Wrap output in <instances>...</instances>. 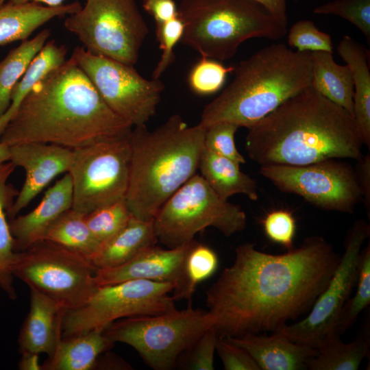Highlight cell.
<instances>
[{"mask_svg":"<svg viewBox=\"0 0 370 370\" xmlns=\"http://www.w3.org/2000/svg\"><path fill=\"white\" fill-rule=\"evenodd\" d=\"M340 259L319 236L278 255L238 245L232 264L206 291L212 328L218 337L278 331L311 309Z\"/></svg>","mask_w":370,"mask_h":370,"instance_id":"obj_1","label":"cell"},{"mask_svg":"<svg viewBox=\"0 0 370 370\" xmlns=\"http://www.w3.org/2000/svg\"><path fill=\"white\" fill-rule=\"evenodd\" d=\"M133 126L105 103L71 57L22 101L0 136L9 146L40 143L69 149L129 134Z\"/></svg>","mask_w":370,"mask_h":370,"instance_id":"obj_2","label":"cell"},{"mask_svg":"<svg viewBox=\"0 0 370 370\" xmlns=\"http://www.w3.org/2000/svg\"><path fill=\"white\" fill-rule=\"evenodd\" d=\"M247 129L246 151L260 166H300L363 156L354 118L312 86Z\"/></svg>","mask_w":370,"mask_h":370,"instance_id":"obj_3","label":"cell"},{"mask_svg":"<svg viewBox=\"0 0 370 370\" xmlns=\"http://www.w3.org/2000/svg\"><path fill=\"white\" fill-rule=\"evenodd\" d=\"M206 129L189 126L179 114L153 131L146 125L130 134L131 162L125 201L133 217L153 219L164 203L196 174Z\"/></svg>","mask_w":370,"mask_h":370,"instance_id":"obj_4","label":"cell"},{"mask_svg":"<svg viewBox=\"0 0 370 370\" xmlns=\"http://www.w3.org/2000/svg\"><path fill=\"white\" fill-rule=\"evenodd\" d=\"M232 82L204 108V128L229 122L248 128L311 86L310 51L284 43L268 45L234 66Z\"/></svg>","mask_w":370,"mask_h":370,"instance_id":"obj_5","label":"cell"},{"mask_svg":"<svg viewBox=\"0 0 370 370\" xmlns=\"http://www.w3.org/2000/svg\"><path fill=\"white\" fill-rule=\"evenodd\" d=\"M177 9L184 23L180 42L219 62L232 58L248 39L275 40L287 34L286 27L253 0H181Z\"/></svg>","mask_w":370,"mask_h":370,"instance_id":"obj_6","label":"cell"},{"mask_svg":"<svg viewBox=\"0 0 370 370\" xmlns=\"http://www.w3.org/2000/svg\"><path fill=\"white\" fill-rule=\"evenodd\" d=\"M212 325L208 310L186 309L119 319L104 328L113 342L132 347L156 370H169Z\"/></svg>","mask_w":370,"mask_h":370,"instance_id":"obj_7","label":"cell"},{"mask_svg":"<svg viewBox=\"0 0 370 370\" xmlns=\"http://www.w3.org/2000/svg\"><path fill=\"white\" fill-rule=\"evenodd\" d=\"M153 221L158 241L173 248L190 243L209 227L230 236L245 228L247 216L196 173L164 203Z\"/></svg>","mask_w":370,"mask_h":370,"instance_id":"obj_8","label":"cell"},{"mask_svg":"<svg viewBox=\"0 0 370 370\" xmlns=\"http://www.w3.org/2000/svg\"><path fill=\"white\" fill-rule=\"evenodd\" d=\"M96 271L88 258L47 240L16 251L12 265L14 277L65 310L82 306L96 291Z\"/></svg>","mask_w":370,"mask_h":370,"instance_id":"obj_9","label":"cell"},{"mask_svg":"<svg viewBox=\"0 0 370 370\" xmlns=\"http://www.w3.org/2000/svg\"><path fill=\"white\" fill-rule=\"evenodd\" d=\"M64 25L90 53L132 66L149 32L136 0H86Z\"/></svg>","mask_w":370,"mask_h":370,"instance_id":"obj_10","label":"cell"},{"mask_svg":"<svg viewBox=\"0 0 370 370\" xmlns=\"http://www.w3.org/2000/svg\"><path fill=\"white\" fill-rule=\"evenodd\" d=\"M130 132L72 149L67 173L72 182L73 209L86 214L125 200L131 162Z\"/></svg>","mask_w":370,"mask_h":370,"instance_id":"obj_11","label":"cell"},{"mask_svg":"<svg viewBox=\"0 0 370 370\" xmlns=\"http://www.w3.org/2000/svg\"><path fill=\"white\" fill-rule=\"evenodd\" d=\"M171 282L130 280L100 286L82 306L64 312L62 337L101 329L123 318L156 315L173 311Z\"/></svg>","mask_w":370,"mask_h":370,"instance_id":"obj_12","label":"cell"},{"mask_svg":"<svg viewBox=\"0 0 370 370\" xmlns=\"http://www.w3.org/2000/svg\"><path fill=\"white\" fill-rule=\"evenodd\" d=\"M107 106L133 127L145 125L156 114L164 85L147 79L134 66L97 56L76 47L71 56Z\"/></svg>","mask_w":370,"mask_h":370,"instance_id":"obj_13","label":"cell"},{"mask_svg":"<svg viewBox=\"0 0 370 370\" xmlns=\"http://www.w3.org/2000/svg\"><path fill=\"white\" fill-rule=\"evenodd\" d=\"M260 172L280 190L323 210L352 213L362 198L356 171L335 159L300 166L262 165Z\"/></svg>","mask_w":370,"mask_h":370,"instance_id":"obj_14","label":"cell"},{"mask_svg":"<svg viewBox=\"0 0 370 370\" xmlns=\"http://www.w3.org/2000/svg\"><path fill=\"white\" fill-rule=\"evenodd\" d=\"M369 234V225L365 221H358L354 225L338 264L308 315L295 323L284 325L277 332L295 343L315 349L336 334V323L356 284L362 247Z\"/></svg>","mask_w":370,"mask_h":370,"instance_id":"obj_15","label":"cell"},{"mask_svg":"<svg viewBox=\"0 0 370 370\" xmlns=\"http://www.w3.org/2000/svg\"><path fill=\"white\" fill-rule=\"evenodd\" d=\"M195 240L182 246L162 248L152 246L121 266L97 269L98 286L130 280L171 282L175 285L174 299H185V262Z\"/></svg>","mask_w":370,"mask_h":370,"instance_id":"obj_16","label":"cell"},{"mask_svg":"<svg viewBox=\"0 0 370 370\" xmlns=\"http://www.w3.org/2000/svg\"><path fill=\"white\" fill-rule=\"evenodd\" d=\"M10 161L23 169L25 178L12 206L10 219L18 213L57 176L68 172L72 149L54 144L27 143L10 146Z\"/></svg>","mask_w":370,"mask_h":370,"instance_id":"obj_17","label":"cell"},{"mask_svg":"<svg viewBox=\"0 0 370 370\" xmlns=\"http://www.w3.org/2000/svg\"><path fill=\"white\" fill-rule=\"evenodd\" d=\"M73 187L68 173L45 193L41 201L29 212L10 219L9 226L15 251L25 249L43 240L51 224L72 208Z\"/></svg>","mask_w":370,"mask_h":370,"instance_id":"obj_18","label":"cell"},{"mask_svg":"<svg viewBox=\"0 0 370 370\" xmlns=\"http://www.w3.org/2000/svg\"><path fill=\"white\" fill-rule=\"evenodd\" d=\"M245 349L260 370H304L319 351L295 343L280 332L270 336L247 333L239 337H225Z\"/></svg>","mask_w":370,"mask_h":370,"instance_id":"obj_19","label":"cell"},{"mask_svg":"<svg viewBox=\"0 0 370 370\" xmlns=\"http://www.w3.org/2000/svg\"><path fill=\"white\" fill-rule=\"evenodd\" d=\"M65 311L52 299L31 291L29 311L18 338L20 353L51 356L62 337V321Z\"/></svg>","mask_w":370,"mask_h":370,"instance_id":"obj_20","label":"cell"},{"mask_svg":"<svg viewBox=\"0 0 370 370\" xmlns=\"http://www.w3.org/2000/svg\"><path fill=\"white\" fill-rule=\"evenodd\" d=\"M82 7L77 1L57 7L34 2L5 3L0 7V45L27 40L36 29L53 18L72 14Z\"/></svg>","mask_w":370,"mask_h":370,"instance_id":"obj_21","label":"cell"},{"mask_svg":"<svg viewBox=\"0 0 370 370\" xmlns=\"http://www.w3.org/2000/svg\"><path fill=\"white\" fill-rule=\"evenodd\" d=\"M158 242L153 219L132 217L127 225L91 258L97 268H114L129 262Z\"/></svg>","mask_w":370,"mask_h":370,"instance_id":"obj_22","label":"cell"},{"mask_svg":"<svg viewBox=\"0 0 370 370\" xmlns=\"http://www.w3.org/2000/svg\"><path fill=\"white\" fill-rule=\"evenodd\" d=\"M338 54L350 69L354 84V118L363 143L370 147V71L369 52L360 43L345 35L337 46Z\"/></svg>","mask_w":370,"mask_h":370,"instance_id":"obj_23","label":"cell"},{"mask_svg":"<svg viewBox=\"0 0 370 370\" xmlns=\"http://www.w3.org/2000/svg\"><path fill=\"white\" fill-rule=\"evenodd\" d=\"M114 343L101 329L62 337L54 354L42 365V369H92L96 367L99 356L109 351Z\"/></svg>","mask_w":370,"mask_h":370,"instance_id":"obj_24","label":"cell"},{"mask_svg":"<svg viewBox=\"0 0 370 370\" xmlns=\"http://www.w3.org/2000/svg\"><path fill=\"white\" fill-rule=\"evenodd\" d=\"M198 169L200 175L222 199L243 194L251 200L258 198L256 182L240 169V164L204 147Z\"/></svg>","mask_w":370,"mask_h":370,"instance_id":"obj_25","label":"cell"},{"mask_svg":"<svg viewBox=\"0 0 370 370\" xmlns=\"http://www.w3.org/2000/svg\"><path fill=\"white\" fill-rule=\"evenodd\" d=\"M332 54L323 51H310L311 86L354 117V84L350 69L347 64H338Z\"/></svg>","mask_w":370,"mask_h":370,"instance_id":"obj_26","label":"cell"},{"mask_svg":"<svg viewBox=\"0 0 370 370\" xmlns=\"http://www.w3.org/2000/svg\"><path fill=\"white\" fill-rule=\"evenodd\" d=\"M16 166L10 161L0 164V288L12 299L16 298L12 265L16 254L7 212L18 191L8 179Z\"/></svg>","mask_w":370,"mask_h":370,"instance_id":"obj_27","label":"cell"},{"mask_svg":"<svg viewBox=\"0 0 370 370\" xmlns=\"http://www.w3.org/2000/svg\"><path fill=\"white\" fill-rule=\"evenodd\" d=\"M43 240L60 245L90 260L101 247L88 226L86 214L73 208L51 224Z\"/></svg>","mask_w":370,"mask_h":370,"instance_id":"obj_28","label":"cell"},{"mask_svg":"<svg viewBox=\"0 0 370 370\" xmlns=\"http://www.w3.org/2000/svg\"><path fill=\"white\" fill-rule=\"evenodd\" d=\"M45 29L31 39L22 40L0 62V117L8 109L12 90L50 36Z\"/></svg>","mask_w":370,"mask_h":370,"instance_id":"obj_29","label":"cell"},{"mask_svg":"<svg viewBox=\"0 0 370 370\" xmlns=\"http://www.w3.org/2000/svg\"><path fill=\"white\" fill-rule=\"evenodd\" d=\"M66 47L57 44L53 40L45 43L12 90L10 105L0 117V136L34 86L49 72L62 64L66 61Z\"/></svg>","mask_w":370,"mask_h":370,"instance_id":"obj_30","label":"cell"},{"mask_svg":"<svg viewBox=\"0 0 370 370\" xmlns=\"http://www.w3.org/2000/svg\"><path fill=\"white\" fill-rule=\"evenodd\" d=\"M339 335H334L318 348V354L310 358L308 369L310 370H357L362 360L369 353L367 335L358 336L354 341L344 343Z\"/></svg>","mask_w":370,"mask_h":370,"instance_id":"obj_31","label":"cell"},{"mask_svg":"<svg viewBox=\"0 0 370 370\" xmlns=\"http://www.w3.org/2000/svg\"><path fill=\"white\" fill-rule=\"evenodd\" d=\"M356 292L344 304L339 314L335 332L342 335L355 323L358 314L370 303V245L361 251Z\"/></svg>","mask_w":370,"mask_h":370,"instance_id":"obj_32","label":"cell"},{"mask_svg":"<svg viewBox=\"0 0 370 370\" xmlns=\"http://www.w3.org/2000/svg\"><path fill=\"white\" fill-rule=\"evenodd\" d=\"M132 217L125 200H121L86 214V220L92 235L101 247L116 236Z\"/></svg>","mask_w":370,"mask_h":370,"instance_id":"obj_33","label":"cell"},{"mask_svg":"<svg viewBox=\"0 0 370 370\" xmlns=\"http://www.w3.org/2000/svg\"><path fill=\"white\" fill-rule=\"evenodd\" d=\"M219 258L210 247L194 241L185 262V299H190L198 284L217 271Z\"/></svg>","mask_w":370,"mask_h":370,"instance_id":"obj_34","label":"cell"},{"mask_svg":"<svg viewBox=\"0 0 370 370\" xmlns=\"http://www.w3.org/2000/svg\"><path fill=\"white\" fill-rule=\"evenodd\" d=\"M234 70V66H225L219 61L201 57L188 74L189 87L199 95L214 94L222 88L227 75Z\"/></svg>","mask_w":370,"mask_h":370,"instance_id":"obj_35","label":"cell"},{"mask_svg":"<svg viewBox=\"0 0 370 370\" xmlns=\"http://www.w3.org/2000/svg\"><path fill=\"white\" fill-rule=\"evenodd\" d=\"M313 12L336 15L348 21L370 42V0H333L317 6Z\"/></svg>","mask_w":370,"mask_h":370,"instance_id":"obj_36","label":"cell"},{"mask_svg":"<svg viewBox=\"0 0 370 370\" xmlns=\"http://www.w3.org/2000/svg\"><path fill=\"white\" fill-rule=\"evenodd\" d=\"M288 45L299 51H323L333 53L330 36L320 31L310 20L295 22L287 34Z\"/></svg>","mask_w":370,"mask_h":370,"instance_id":"obj_37","label":"cell"},{"mask_svg":"<svg viewBox=\"0 0 370 370\" xmlns=\"http://www.w3.org/2000/svg\"><path fill=\"white\" fill-rule=\"evenodd\" d=\"M239 127L229 122H219L206 129L204 147L219 156L229 158L238 164L246 160L236 148L234 136Z\"/></svg>","mask_w":370,"mask_h":370,"instance_id":"obj_38","label":"cell"},{"mask_svg":"<svg viewBox=\"0 0 370 370\" xmlns=\"http://www.w3.org/2000/svg\"><path fill=\"white\" fill-rule=\"evenodd\" d=\"M184 31V23L179 16L156 25V39L162 50L160 59L152 73V78L160 79L162 73L175 61L174 47L181 40Z\"/></svg>","mask_w":370,"mask_h":370,"instance_id":"obj_39","label":"cell"},{"mask_svg":"<svg viewBox=\"0 0 370 370\" xmlns=\"http://www.w3.org/2000/svg\"><path fill=\"white\" fill-rule=\"evenodd\" d=\"M262 223L264 232L271 241L287 250L293 249L296 224L291 212L284 210H273L267 214Z\"/></svg>","mask_w":370,"mask_h":370,"instance_id":"obj_40","label":"cell"},{"mask_svg":"<svg viewBox=\"0 0 370 370\" xmlns=\"http://www.w3.org/2000/svg\"><path fill=\"white\" fill-rule=\"evenodd\" d=\"M218 338L216 331L207 330L197 340L192 347L185 367L193 370H213L214 352Z\"/></svg>","mask_w":370,"mask_h":370,"instance_id":"obj_41","label":"cell"},{"mask_svg":"<svg viewBox=\"0 0 370 370\" xmlns=\"http://www.w3.org/2000/svg\"><path fill=\"white\" fill-rule=\"evenodd\" d=\"M216 352L225 370H260L255 360L245 349L225 337H218Z\"/></svg>","mask_w":370,"mask_h":370,"instance_id":"obj_42","label":"cell"},{"mask_svg":"<svg viewBox=\"0 0 370 370\" xmlns=\"http://www.w3.org/2000/svg\"><path fill=\"white\" fill-rule=\"evenodd\" d=\"M143 7L154 18L156 25L178 16V9L174 0H143Z\"/></svg>","mask_w":370,"mask_h":370,"instance_id":"obj_43","label":"cell"},{"mask_svg":"<svg viewBox=\"0 0 370 370\" xmlns=\"http://www.w3.org/2000/svg\"><path fill=\"white\" fill-rule=\"evenodd\" d=\"M264 7L270 14L282 25L286 27L288 23V0H253Z\"/></svg>","mask_w":370,"mask_h":370,"instance_id":"obj_44","label":"cell"},{"mask_svg":"<svg viewBox=\"0 0 370 370\" xmlns=\"http://www.w3.org/2000/svg\"><path fill=\"white\" fill-rule=\"evenodd\" d=\"M358 165L357 171H356L358 180L362 190V197H364L366 206H369L370 201V188H369V179H370V158L369 156L365 157L362 156L358 160Z\"/></svg>","mask_w":370,"mask_h":370,"instance_id":"obj_45","label":"cell"},{"mask_svg":"<svg viewBox=\"0 0 370 370\" xmlns=\"http://www.w3.org/2000/svg\"><path fill=\"white\" fill-rule=\"evenodd\" d=\"M22 356L18 362L20 370H40L42 365L39 363L38 354L33 353L21 354Z\"/></svg>","mask_w":370,"mask_h":370,"instance_id":"obj_46","label":"cell"},{"mask_svg":"<svg viewBox=\"0 0 370 370\" xmlns=\"http://www.w3.org/2000/svg\"><path fill=\"white\" fill-rule=\"evenodd\" d=\"M102 362H97L96 367L98 364L102 363L100 365L101 367H105L104 369H130L131 366L126 363L125 361L122 360L117 356H114L113 354H107L106 356L103 358Z\"/></svg>","mask_w":370,"mask_h":370,"instance_id":"obj_47","label":"cell"},{"mask_svg":"<svg viewBox=\"0 0 370 370\" xmlns=\"http://www.w3.org/2000/svg\"><path fill=\"white\" fill-rule=\"evenodd\" d=\"M64 0H8L10 3L18 4L25 3L28 2H34L37 3H45L47 6L57 7L63 5Z\"/></svg>","mask_w":370,"mask_h":370,"instance_id":"obj_48","label":"cell"},{"mask_svg":"<svg viewBox=\"0 0 370 370\" xmlns=\"http://www.w3.org/2000/svg\"><path fill=\"white\" fill-rule=\"evenodd\" d=\"M10 147L2 142H0V164L10 161Z\"/></svg>","mask_w":370,"mask_h":370,"instance_id":"obj_49","label":"cell"},{"mask_svg":"<svg viewBox=\"0 0 370 370\" xmlns=\"http://www.w3.org/2000/svg\"><path fill=\"white\" fill-rule=\"evenodd\" d=\"M6 0H0V7L5 3Z\"/></svg>","mask_w":370,"mask_h":370,"instance_id":"obj_50","label":"cell"}]
</instances>
